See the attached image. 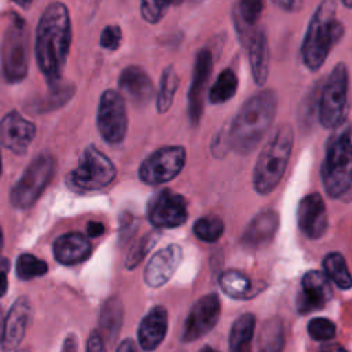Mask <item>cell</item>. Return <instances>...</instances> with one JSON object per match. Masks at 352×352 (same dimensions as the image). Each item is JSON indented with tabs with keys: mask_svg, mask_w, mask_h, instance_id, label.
I'll list each match as a JSON object with an SVG mask.
<instances>
[{
	"mask_svg": "<svg viewBox=\"0 0 352 352\" xmlns=\"http://www.w3.org/2000/svg\"><path fill=\"white\" fill-rule=\"evenodd\" d=\"M72 45L69 8L54 1L43 11L36 30V60L48 85L60 81Z\"/></svg>",
	"mask_w": 352,
	"mask_h": 352,
	"instance_id": "obj_1",
	"label": "cell"
},
{
	"mask_svg": "<svg viewBox=\"0 0 352 352\" xmlns=\"http://www.w3.org/2000/svg\"><path fill=\"white\" fill-rule=\"evenodd\" d=\"M278 109L275 91L263 88L245 100L228 129L221 133V142L236 154H249L261 142L272 125Z\"/></svg>",
	"mask_w": 352,
	"mask_h": 352,
	"instance_id": "obj_2",
	"label": "cell"
},
{
	"mask_svg": "<svg viewBox=\"0 0 352 352\" xmlns=\"http://www.w3.org/2000/svg\"><path fill=\"white\" fill-rule=\"evenodd\" d=\"M344 33L345 26L337 18V1L322 0L308 22L301 43L300 52L304 66L309 72H318Z\"/></svg>",
	"mask_w": 352,
	"mask_h": 352,
	"instance_id": "obj_3",
	"label": "cell"
},
{
	"mask_svg": "<svg viewBox=\"0 0 352 352\" xmlns=\"http://www.w3.org/2000/svg\"><path fill=\"white\" fill-rule=\"evenodd\" d=\"M293 143L294 131L290 124L279 125L267 140L253 169V187L257 194L268 195L278 187L289 164Z\"/></svg>",
	"mask_w": 352,
	"mask_h": 352,
	"instance_id": "obj_4",
	"label": "cell"
},
{
	"mask_svg": "<svg viewBox=\"0 0 352 352\" xmlns=\"http://www.w3.org/2000/svg\"><path fill=\"white\" fill-rule=\"evenodd\" d=\"M320 173L329 197L341 198L351 190L352 147L349 126H345L329 139Z\"/></svg>",
	"mask_w": 352,
	"mask_h": 352,
	"instance_id": "obj_5",
	"label": "cell"
},
{
	"mask_svg": "<svg viewBox=\"0 0 352 352\" xmlns=\"http://www.w3.org/2000/svg\"><path fill=\"white\" fill-rule=\"evenodd\" d=\"M1 72L8 82L22 81L29 70L30 33L23 18L11 14V21L4 32L1 51Z\"/></svg>",
	"mask_w": 352,
	"mask_h": 352,
	"instance_id": "obj_6",
	"label": "cell"
},
{
	"mask_svg": "<svg viewBox=\"0 0 352 352\" xmlns=\"http://www.w3.org/2000/svg\"><path fill=\"white\" fill-rule=\"evenodd\" d=\"M349 73L344 62L337 63L324 84L318 100V120L326 129H337L348 116Z\"/></svg>",
	"mask_w": 352,
	"mask_h": 352,
	"instance_id": "obj_7",
	"label": "cell"
},
{
	"mask_svg": "<svg viewBox=\"0 0 352 352\" xmlns=\"http://www.w3.org/2000/svg\"><path fill=\"white\" fill-rule=\"evenodd\" d=\"M117 169L113 161L96 146L84 148L78 165L67 175V184L78 192L99 191L107 187L116 177Z\"/></svg>",
	"mask_w": 352,
	"mask_h": 352,
	"instance_id": "obj_8",
	"label": "cell"
},
{
	"mask_svg": "<svg viewBox=\"0 0 352 352\" xmlns=\"http://www.w3.org/2000/svg\"><path fill=\"white\" fill-rule=\"evenodd\" d=\"M55 173V158L50 153L38 154L14 184L10 201L16 209H28L44 192Z\"/></svg>",
	"mask_w": 352,
	"mask_h": 352,
	"instance_id": "obj_9",
	"label": "cell"
},
{
	"mask_svg": "<svg viewBox=\"0 0 352 352\" xmlns=\"http://www.w3.org/2000/svg\"><path fill=\"white\" fill-rule=\"evenodd\" d=\"M96 128L109 144H120L128 132V113L124 96L116 89H104L96 110Z\"/></svg>",
	"mask_w": 352,
	"mask_h": 352,
	"instance_id": "obj_10",
	"label": "cell"
},
{
	"mask_svg": "<svg viewBox=\"0 0 352 352\" xmlns=\"http://www.w3.org/2000/svg\"><path fill=\"white\" fill-rule=\"evenodd\" d=\"M183 146H164L153 151L139 166V179L148 186H160L175 179L186 165Z\"/></svg>",
	"mask_w": 352,
	"mask_h": 352,
	"instance_id": "obj_11",
	"label": "cell"
},
{
	"mask_svg": "<svg viewBox=\"0 0 352 352\" xmlns=\"http://www.w3.org/2000/svg\"><path fill=\"white\" fill-rule=\"evenodd\" d=\"M221 302L217 293H208L198 298L184 320L182 342H192L208 334L219 322Z\"/></svg>",
	"mask_w": 352,
	"mask_h": 352,
	"instance_id": "obj_12",
	"label": "cell"
},
{
	"mask_svg": "<svg viewBox=\"0 0 352 352\" xmlns=\"http://www.w3.org/2000/svg\"><path fill=\"white\" fill-rule=\"evenodd\" d=\"M148 221L157 228H176L187 221L188 210L183 195L169 188L158 191L147 206Z\"/></svg>",
	"mask_w": 352,
	"mask_h": 352,
	"instance_id": "obj_13",
	"label": "cell"
},
{
	"mask_svg": "<svg viewBox=\"0 0 352 352\" xmlns=\"http://www.w3.org/2000/svg\"><path fill=\"white\" fill-rule=\"evenodd\" d=\"M213 58L209 48H201L194 60L192 77L187 92V116L192 126L199 125L204 114V96L212 74Z\"/></svg>",
	"mask_w": 352,
	"mask_h": 352,
	"instance_id": "obj_14",
	"label": "cell"
},
{
	"mask_svg": "<svg viewBox=\"0 0 352 352\" xmlns=\"http://www.w3.org/2000/svg\"><path fill=\"white\" fill-rule=\"evenodd\" d=\"M297 224L308 239L322 238L329 227V217L324 201L319 192L305 195L297 208Z\"/></svg>",
	"mask_w": 352,
	"mask_h": 352,
	"instance_id": "obj_15",
	"label": "cell"
},
{
	"mask_svg": "<svg viewBox=\"0 0 352 352\" xmlns=\"http://www.w3.org/2000/svg\"><path fill=\"white\" fill-rule=\"evenodd\" d=\"M34 136L36 125L16 110L7 113L0 121V143L14 154H25Z\"/></svg>",
	"mask_w": 352,
	"mask_h": 352,
	"instance_id": "obj_16",
	"label": "cell"
},
{
	"mask_svg": "<svg viewBox=\"0 0 352 352\" xmlns=\"http://www.w3.org/2000/svg\"><path fill=\"white\" fill-rule=\"evenodd\" d=\"M333 297L330 279L320 271H308L301 279V290L297 296V311L304 315L322 309Z\"/></svg>",
	"mask_w": 352,
	"mask_h": 352,
	"instance_id": "obj_17",
	"label": "cell"
},
{
	"mask_svg": "<svg viewBox=\"0 0 352 352\" xmlns=\"http://www.w3.org/2000/svg\"><path fill=\"white\" fill-rule=\"evenodd\" d=\"M183 258V250L179 245L170 243L164 249L157 250L148 260L143 279L150 287H160L165 285L176 272Z\"/></svg>",
	"mask_w": 352,
	"mask_h": 352,
	"instance_id": "obj_18",
	"label": "cell"
},
{
	"mask_svg": "<svg viewBox=\"0 0 352 352\" xmlns=\"http://www.w3.org/2000/svg\"><path fill=\"white\" fill-rule=\"evenodd\" d=\"M32 304L28 297H19L11 305L1 331L3 351H15L25 337L28 324L32 318Z\"/></svg>",
	"mask_w": 352,
	"mask_h": 352,
	"instance_id": "obj_19",
	"label": "cell"
},
{
	"mask_svg": "<svg viewBox=\"0 0 352 352\" xmlns=\"http://www.w3.org/2000/svg\"><path fill=\"white\" fill-rule=\"evenodd\" d=\"M118 88L136 107L147 106L154 96V84L148 73L138 65H128L118 77Z\"/></svg>",
	"mask_w": 352,
	"mask_h": 352,
	"instance_id": "obj_20",
	"label": "cell"
},
{
	"mask_svg": "<svg viewBox=\"0 0 352 352\" xmlns=\"http://www.w3.org/2000/svg\"><path fill=\"white\" fill-rule=\"evenodd\" d=\"M278 227V212L274 209H264L249 221L241 235V243L249 249H260L267 246L274 239Z\"/></svg>",
	"mask_w": 352,
	"mask_h": 352,
	"instance_id": "obj_21",
	"label": "cell"
},
{
	"mask_svg": "<svg viewBox=\"0 0 352 352\" xmlns=\"http://www.w3.org/2000/svg\"><path fill=\"white\" fill-rule=\"evenodd\" d=\"M166 331L168 312L165 307L155 305L140 320V324L138 327L139 346L146 352L154 351L164 341Z\"/></svg>",
	"mask_w": 352,
	"mask_h": 352,
	"instance_id": "obj_22",
	"label": "cell"
},
{
	"mask_svg": "<svg viewBox=\"0 0 352 352\" xmlns=\"http://www.w3.org/2000/svg\"><path fill=\"white\" fill-rule=\"evenodd\" d=\"M250 73L257 87H264L270 74V45L267 34L263 30L250 33L245 43Z\"/></svg>",
	"mask_w": 352,
	"mask_h": 352,
	"instance_id": "obj_23",
	"label": "cell"
},
{
	"mask_svg": "<svg viewBox=\"0 0 352 352\" xmlns=\"http://www.w3.org/2000/svg\"><path fill=\"white\" fill-rule=\"evenodd\" d=\"M52 253L58 263L63 265H76L89 257L91 243L87 236L80 232H67L55 239Z\"/></svg>",
	"mask_w": 352,
	"mask_h": 352,
	"instance_id": "obj_24",
	"label": "cell"
},
{
	"mask_svg": "<svg viewBox=\"0 0 352 352\" xmlns=\"http://www.w3.org/2000/svg\"><path fill=\"white\" fill-rule=\"evenodd\" d=\"M76 87L72 82H62L58 81L56 84L50 85V89L47 94L36 96L30 99L25 109L29 113L33 114H43L48 111H54L62 106H65L74 95Z\"/></svg>",
	"mask_w": 352,
	"mask_h": 352,
	"instance_id": "obj_25",
	"label": "cell"
},
{
	"mask_svg": "<svg viewBox=\"0 0 352 352\" xmlns=\"http://www.w3.org/2000/svg\"><path fill=\"white\" fill-rule=\"evenodd\" d=\"M256 329V318L246 312L239 315L231 326L228 336V352H252V340Z\"/></svg>",
	"mask_w": 352,
	"mask_h": 352,
	"instance_id": "obj_26",
	"label": "cell"
},
{
	"mask_svg": "<svg viewBox=\"0 0 352 352\" xmlns=\"http://www.w3.org/2000/svg\"><path fill=\"white\" fill-rule=\"evenodd\" d=\"M124 318V307L122 301L113 296L104 301L99 314V330L102 338L113 340L117 337Z\"/></svg>",
	"mask_w": 352,
	"mask_h": 352,
	"instance_id": "obj_27",
	"label": "cell"
},
{
	"mask_svg": "<svg viewBox=\"0 0 352 352\" xmlns=\"http://www.w3.org/2000/svg\"><path fill=\"white\" fill-rule=\"evenodd\" d=\"M219 285L228 297L235 300L252 298L257 290L250 278L238 270H227L221 272Z\"/></svg>",
	"mask_w": 352,
	"mask_h": 352,
	"instance_id": "obj_28",
	"label": "cell"
},
{
	"mask_svg": "<svg viewBox=\"0 0 352 352\" xmlns=\"http://www.w3.org/2000/svg\"><path fill=\"white\" fill-rule=\"evenodd\" d=\"M263 10L264 0H238V6L234 12V19L242 43H246L248 37L250 36V33L248 34L246 32L257 23Z\"/></svg>",
	"mask_w": 352,
	"mask_h": 352,
	"instance_id": "obj_29",
	"label": "cell"
},
{
	"mask_svg": "<svg viewBox=\"0 0 352 352\" xmlns=\"http://www.w3.org/2000/svg\"><path fill=\"white\" fill-rule=\"evenodd\" d=\"M285 346V327L279 316H272L263 323L257 352H283Z\"/></svg>",
	"mask_w": 352,
	"mask_h": 352,
	"instance_id": "obj_30",
	"label": "cell"
},
{
	"mask_svg": "<svg viewBox=\"0 0 352 352\" xmlns=\"http://www.w3.org/2000/svg\"><path fill=\"white\" fill-rule=\"evenodd\" d=\"M238 91V76L234 69L226 67L216 77L209 88L208 99L210 104H223L232 99Z\"/></svg>",
	"mask_w": 352,
	"mask_h": 352,
	"instance_id": "obj_31",
	"label": "cell"
},
{
	"mask_svg": "<svg viewBox=\"0 0 352 352\" xmlns=\"http://www.w3.org/2000/svg\"><path fill=\"white\" fill-rule=\"evenodd\" d=\"M179 84H180V80L175 67L172 65L166 66L161 73L160 85L155 96V107L160 114H164L170 109L175 94L179 88Z\"/></svg>",
	"mask_w": 352,
	"mask_h": 352,
	"instance_id": "obj_32",
	"label": "cell"
},
{
	"mask_svg": "<svg viewBox=\"0 0 352 352\" xmlns=\"http://www.w3.org/2000/svg\"><path fill=\"white\" fill-rule=\"evenodd\" d=\"M324 275L334 282L340 289L348 290L352 286V278L344 256L338 252H331L323 258Z\"/></svg>",
	"mask_w": 352,
	"mask_h": 352,
	"instance_id": "obj_33",
	"label": "cell"
},
{
	"mask_svg": "<svg viewBox=\"0 0 352 352\" xmlns=\"http://www.w3.org/2000/svg\"><path fill=\"white\" fill-rule=\"evenodd\" d=\"M16 276L22 280H30L43 276L48 271V265L44 260L30 254L23 253L16 258Z\"/></svg>",
	"mask_w": 352,
	"mask_h": 352,
	"instance_id": "obj_34",
	"label": "cell"
},
{
	"mask_svg": "<svg viewBox=\"0 0 352 352\" xmlns=\"http://www.w3.org/2000/svg\"><path fill=\"white\" fill-rule=\"evenodd\" d=\"M192 232L198 239L212 243L221 238L224 232V224L219 217H199L192 226Z\"/></svg>",
	"mask_w": 352,
	"mask_h": 352,
	"instance_id": "obj_35",
	"label": "cell"
},
{
	"mask_svg": "<svg viewBox=\"0 0 352 352\" xmlns=\"http://www.w3.org/2000/svg\"><path fill=\"white\" fill-rule=\"evenodd\" d=\"M184 0H140V15L150 23H158L173 6L182 4Z\"/></svg>",
	"mask_w": 352,
	"mask_h": 352,
	"instance_id": "obj_36",
	"label": "cell"
},
{
	"mask_svg": "<svg viewBox=\"0 0 352 352\" xmlns=\"http://www.w3.org/2000/svg\"><path fill=\"white\" fill-rule=\"evenodd\" d=\"M157 235L153 232L146 234L144 236H142L140 239H138L132 248L129 249L128 254H126V261H125V267L132 270L136 265H139V263L144 258V256L147 254V252L151 249V246L157 242Z\"/></svg>",
	"mask_w": 352,
	"mask_h": 352,
	"instance_id": "obj_37",
	"label": "cell"
},
{
	"mask_svg": "<svg viewBox=\"0 0 352 352\" xmlns=\"http://www.w3.org/2000/svg\"><path fill=\"white\" fill-rule=\"evenodd\" d=\"M307 331L315 341H329L336 336V324L327 318L316 316L308 322Z\"/></svg>",
	"mask_w": 352,
	"mask_h": 352,
	"instance_id": "obj_38",
	"label": "cell"
},
{
	"mask_svg": "<svg viewBox=\"0 0 352 352\" xmlns=\"http://www.w3.org/2000/svg\"><path fill=\"white\" fill-rule=\"evenodd\" d=\"M122 41V30L118 25H107L102 29L99 45L107 51H117Z\"/></svg>",
	"mask_w": 352,
	"mask_h": 352,
	"instance_id": "obj_39",
	"label": "cell"
},
{
	"mask_svg": "<svg viewBox=\"0 0 352 352\" xmlns=\"http://www.w3.org/2000/svg\"><path fill=\"white\" fill-rule=\"evenodd\" d=\"M85 352H106L103 338L100 337V334H99L98 331L94 330V331L89 334L88 341H87Z\"/></svg>",
	"mask_w": 352,
	"mask_h": 352,
	"instance_id": "obj_40",
	"label": "cell"
},
{
	"mask_svg": "<svg viewBox=\"0 0 352 352\" xmlns=\"http://www.w3.org/2000/svg\"><path fill=\"white\" fill-rule=\"evenodd\" d=\"M8 268H10L8 260L0 257V297H3L8 289V280H7Z\"/></svg>",
	"mask_w": 352,
	"mask_h": 352,
	"instance_id": "obj_41",
	"label": "cell"
},
{
	"mask_svg": "<svg viewBox=\"0 0 352 352\" xmlns=\"http://www.w3.org/2000/svg\"><path fill=\"white\" fill-rule=\"evenodd\" d=\"M104 234V226L99 221H89L87 224V235L88 238H98Z\"/></svg>",
	"mask_w": 352,
	"mask_h": 352,
	"instance_id": "obj_42",
	"label": "cell"
},
{
	"mask_svg": "<svg viewBox=\"0 0 352 352\" xmlns=\"http://www.w3.org/2000/svg\"><path fill=\"white\" fill-rule=\"evenodd\" d=\"M116 352H140L136 342L132 338H125L121 341V344L117 346Z\"/></svg>",
	"mask_w": 352,
	"mask_h": 352,
	"instance_id": "obj_43",
	"label": "cell"
},
{
	"mask_svg": "<svg viewBox=\"0 0 352 352\" xmlns=\"http://www.w3.org/2000/svg\"><path fill=\"white\" fill-rule=\"evenodd\" d=\"M62 352H77V342H76V338H74L73 334L69 336V337L65 340Z\"/></svg>",
	"mask_w": 352,
	"mask_h": 352,
	"instance_id": "obj_44",
	"label": "cell"
},
{
	"mask_svg": "<svg viewBox=\"0 0 352 352\" xmlns=\"http://www.w3.org/2000/svg\"><path fill=\"white\" fill-rule=\"evenodd\" d=\"M272 3L283 11L294 10V0H272Z\"/></svg>",
	"mask_w": 352,
	"mask_h": 352,
	"instance_id": "obj_45",
	"label": "cell"
},
{
	"mask_svg": "<svg viewBox=\"0 0 352 352\" xmlns=\"http://www.w3.org/2000/svg\"><path fill=\"white\" fill-rule=\"evenodd\" d=\"M319 352H348L342 345L338 344H329V345H323Z\"/></svg>",
	"mask_w": 352,
	"mask_h": 352,
	"instance_id": "obj_46",
	"label": "cell"
},
{
	"mask_svg": "<svg viewBox=\"0 0 352 352\" xmlns=\"http://www.w3.org/2000/svg\"><path fill=\"white\" fill-rule=\"evenodd\" d=\"M12 3H15L16 6H19L21 8H29L30 6H32V3H33V0H11Z\"/></svg>",
	"mask_w": 352,
	"mask_h": 352,
	"instance_id": "obj_47",
	"label": "cell"
},
{
	"mask_svg": "<svg viewBox=\"0 0 352 352\" xmlns=\"http://www.w3.org/2000/svg\"><path fill=\"white\" fill-rule=\"evenodd\" d=\"M199 352H219L216 348H213V346H210V345H205V346H202L201 349H199Z\"/></svg>",
	"mask_w": 352,
	"mask_h": 352,
	"instance_id": "obj_48",
	"label": "cell"
},
{
	"mask_svg": "<svg viewBox=\"0 0 352 352\" xmlns=\"http://www.w3.org/2000/svg\"><path fill=\"white\" fill-rule=\"evenodd\" d=\"M341 4L345 7V8H352V0H340Z\"/></svg>",
	"mask_w": 352,
	"mask_h": 352,
	"instance_id": "obj_49",
	"label": "cell"
},
{
	"mask_svg": "<svg viewBox=\"0 0 352 352\" xmlns=\"http://www.w3.org/2000/svg\"><path fill=\"white\" fill-rule=\"evenodd\" d=\"M1 248H3V231L0 227V252H1Z\"/></svg>",
	"mask_w": 352,
	"mask_h": 352,
	"instance_id": "obj_50",
	"label": "cell"
},
{
	"mask_svg": "<svg viewBox=\"0 0 352 352\" xmlns=\"http://www.w3.org/2000/svg\"><path fill=\"white\" fill-rule=\"evenodd\" d=\"M301 3H302V0H294V8H297Z\"/></svg>",
	"mask_w": 352,
	"mask_h": 352,
	"instance_id": "obj_51",
	"label": "cell"
},
{
	"mask_svg": "<svg viewBox=\"0 0 352 352\" xmlns=\"http://www.w3.org/2000/svg\"><path fill=\"white\" fill-rule=\"evenodd\" d=\"M188 3H191V4H198V3H201V1H204V0H187Z\"/></svg>",
	"mask_w": 352,
	"mask_h": 352,
	"instance_id": "obj_52",
	"label": "cell"
},
{
	"mask_svg": "<svg viewBox=\"0 0 352 352\" xmlns=\"http://www.w3.org/2000/svg\"><path fill=\"white\" fill-rule=\"evenodd\" d=\"M3 172V164H1V154H0V175Z\"/></svg>",
	"mask_w": 352,
	"mask_h": 352,
	"instance_id": "obj_53",
	"label": "cell"
},
{
	"mask_svg": "<svg viewBox=\"0 0 352 352\" xmlns=\"http://www.w3.org/2000/svg\"><path fill=\"white\" fill-rule=\"evenodd\" d=\"M15 352H30L29 349H18V351H15Z\"/></svg>",
	"mask_w": 352,
	"mask_h": 352,
	"instance_id": "obj_54",
	"label": "cell"
}]
</instances>
